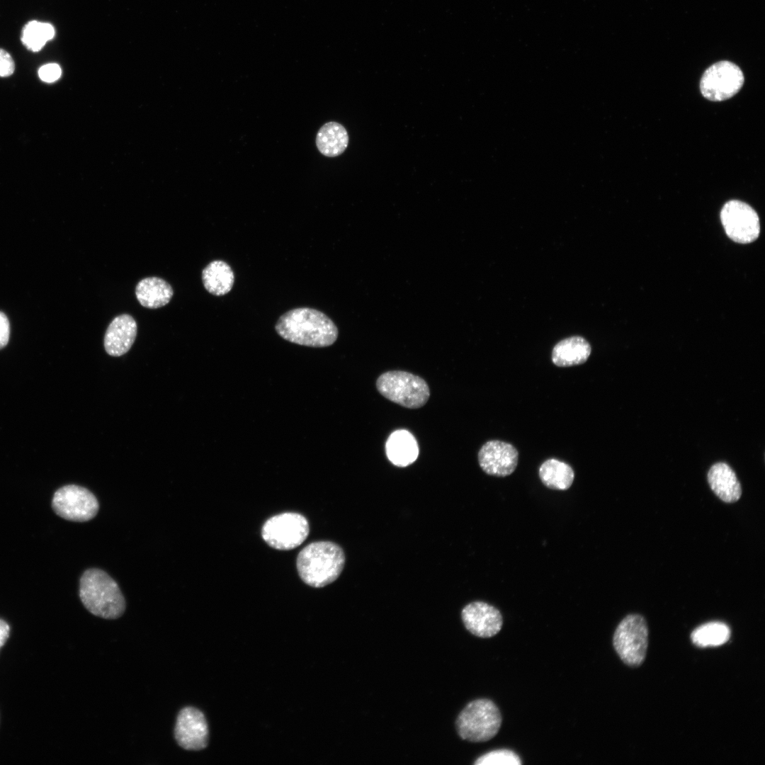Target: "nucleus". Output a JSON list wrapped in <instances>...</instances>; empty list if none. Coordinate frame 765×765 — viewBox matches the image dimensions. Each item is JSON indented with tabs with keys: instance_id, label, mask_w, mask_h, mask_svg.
Wrapping results in <instances>:
<instances>
[{
	"instance_id": "f257e3e1",
	"label": "nucleus",
	"mask_w": 765,
	"mask_h": 765,
	"mask_svg": "<svg viewBox=\"0 0 765 765\" xmlns=\"http://www.w3.org/2000/svg\"><path fill=\"white\" fill-rule=\"evenodd\" d=\"M275 329L289 342L314 348L332 345L339 335L337 327L327 315L310 307L286 312L279 317Z\"/></svg>"
},
{
	"instance_id": "f03ea898",
	"label": "nucleus",
	"mask_w": 765,
	"mask_h": 765,
	"mask_svg": "<svg viewBox=\"0 0 765 765\" xmlns=\"http://www.w3.org/2000/svg\"><path fill=\"white\" fill-rule=\"evenodd\" d=\"M343 549L331 541L310 543L298 554L296 566L300 579L307 585L319 588L334 582L345 565Z\"/></svg>"
},
{
	"instance_id": "7ed1b4c3",
	"label": "nucleus",
	"mask_w": 765,
	"mask_h": 765,
	"mask_svg": "<svg viewBox=\"0 0 765 765\" xmlns=\"http://www.w3.org/2000/svg\"><path fill=\"white\" fill-rule=\"evenodd\" d=\"M79 596L91 613L103 618H118L125 609V599L118 584L100 569H88L83 573Z\"/></svg>"
},
{
	"instance_id": "20e7f679",
	"label": "nucleus",
	"mask_w": 765,
	"mask_h": 765,
	"mask_svg": "<svg viewBox=\"0 0 765 765\" xmlns=\"http://www.w3.org/2000/svg\"><path fill=\"white\" fill-rule=\"evenodd\" d=\"M501 713L496 704L487 698L474 700L458 715L455 725L460 738L472 742H486L493 738L502 725Z\"/></svg>"
},
{
	"instance_id": "39448f33",
	"label": "nucleus",
	"mask_w": 765,
	"mask_h": 765,
	"mask_svg": "<svg viewBox=\"0 0 765 765\" xmlns=\"http://www.w3.org/2000/svg\"><path fill=\"white\" fill-rule=\"evenodd\" d=\"M378 392L390 401L409 409L426 404L430 389L424 379L404 370L382 373L375 382Z\"/></svg>"
},
{
	"instance_id": "423d86ee",
	"label": "nucleus",
	"mask_w": 765,
	"mask_h": 765,
	"mask_svg": "<svg viewBox=\"0 0 765 765\" xmlns=\"http://www.w3.org/2000/svg\"><path fill=\"white\" fill-rule=\"evenodd\" d=\"M613 644L621 660L638 667L645 660L648 644V629L644 618L630 614L624 618L613 635Z\"/></svg>"
},
{
	"instance_id": "0eeeda50",
	"label": "nucleus",
	"mask_w": 765,
	"mask_h": 765,
	"mask_svg": "<svg viewBox=\"0 0 765 765\" xmlns=\"http://www.w3.org/2000/svg\"><path fill=\"white\" fill-rule=\"evenodd\" d=\"M310 532L309 523L302 514L285 512L268 518L261 528V536L271 548L288 550L302 544Z\"/></svg>"
},
{
	"instance_id": "6e6552de",
	"label": "nucleus",
	"mask_w": 765,
	"mask_h": 765,
	"mask_svg": "<svg viewBox=\"0 0 765 765\" xmlns=\"http://www.w3.org/2000/svg\"><path fill=\"white\" fill-rule=\"evenodd\" d=\"M744 78L742 71L733 62H718L709 67L700 81L702 95L712 101L730 98L742 87Z\"/></svg>"
},
{
	"instance_id": "1a4fd4ad",
	"label": "nucleus",
	"mask_w": 765,
	"mask_h": 765,
	"mask_svg": "<svg viewBox=\"0 0 765 765\" xmlns=\"http://www.w3.org/2000/svg\"><path fill=\"white\" fill-rule=\"evenodd\" d=\"M52 506L60 517L72 521H87L96 516L99 509L96 497L88 489L65 485L54 494Z\"/></svg>"
},
{
	"instance_id": "9d476101",
	"label": "nucleus",
	"mask_w": 765,
	"mask_h": 765,
	"mask_svg": "<svg viewBox=\"0 0 765 765\" xmlns=\"http://www.w3.org/2000/svg\"><path fill=\"white\" fill-rule=\"evenodd\" d=\"M720 220L727 235L735 242L747 244L759 235V219L748 204L737 200L727 202L720 212Z\"/></svg>"
},
{
	"instance_id": "9b49d317",
	"label": "nucleus",
	"mask_w": 765,
	"mask_h": 765,
	"mask_svg": "<svg viewBox=\"0 0 765 765\" xmlns=\"http://www.w3.org/2000/svg\"><path fill=\"white\" fill-rule=\"evenodd\" d=\"M174 737L178 744L184 749L199 751L205 749L208 742L209 730L204 714L194 707L181 709L176 718Z\"/></svg>"
},
{
	"instance_id": "f8f14e48",
	"label": "nucleus",
	"mask_w": 765,
	"mask_h": 765,
	"mask_svg": "<svg viewBox=\"0 0 765 765\" xmlns=\"http://www.w3.org/2000/svg\"><path fill=\"white\" fill-rule=\"evenodd\" d=\"M478 463L487 475L506 477L516 470L518 452L511 443L499 440L487 441L477 454Z\"/></svg>"
},
{
	"instance_id": "ddd939ff",
	"label": "nucleus",
	"mask_w": 765,
	"mask_h": 765,
	"mask_svg": "<svg viewBox=\"0 0 765 765\" xmlns=\"http://www.w3.org/2000/svg\"><path fill=\"white\" fill-rule=\"evenodd\" d=\"M461 618L470 633L483 638L497 635L503 625L500 611L484 601H473L467 604L462 609Z\"/></svg>"
},
{
	"instance_id": "4468645a",
	"label": "nucleus",
	"mask_w": 765,
	"mask_h": 765,
	"mask_svg": "<svg viewBox=\"0 0 765 765\" xmlns=\"http://www.w3.org/2000/svg\"><path fill=\"white\" fill-rule=\"evenodd\" d=\"M137 335V323L128 314L115 317L108 325L105 336L104 347L108 354L120 356L132 346Z\"/></svg>"
},
{
	"instance_id": "2eb2a0df",
	"label": "nucleus",
	"mask_w": 765,
	"mask_h": 765,
	"mask_svg": "<svg viewBox=\"0 0 765 765\" xmlns=\"http://www.w3.org/2000/svg\"><path fill=\"white\" fill-rule=\"evenodd\" d=\"M708 481L713 492L726 503L735 502L741 497L742 488L737 475L725 463H717L710 467Z\"/></svg>"
},
{
	"instance_id": "dca6fc26",
	"label": "nucleus",
	"mask_w": 765,
	"mask_h": 765,
	"mask_svg": "<svg viewBox=\"0 0 765 765\" xmlns=\"http://www.w3.org/2000/svg\"><path fill=\"white\" fill-rule=\"evenodd\" d=\"M591 352L590 344L580 336L564 339L555 345L551 359L558 367H570L584 363Z\"/></svg>"
},
{
	"instance_id": "f3484780",
	"label": "nucleus",
	"mask_w": 765,
	"mask_h": 765,
	"mask_svg": "<svg viewBox=\"0 0 765 765\" xmlns=\"http://www.w3.org/2000/svg\"><path fill=\"white\" fill-rule=\"evenodd\" d=\"M385 450L389 460L396 466L406 467L413 463L419 455V446L414 436L408 431L400 429L388 437Z\"/></svg>"
},
{
	"instance_id": "a211bd4d",
	"label": "nucleus",
	"mask_w": 765,
	"mask_h": 765,
	"mask_svg": "<svg viewBox=\"0 0 765 765\" xmlns=\"http://www.w3.org/2000/svg\"><path fill=\"white\" fill-rule=\"evenodd\" d=\"M174 294L169 283L158 277L141 280L135 288L138 302L144 307L157 309L168 304Z\"/></svg>"
},
{
	"instance_id": "6ab92c4d",
	"label": "nucleus",
	"mask_w": 765,
	"mask_h": 765,
	"mask_svg": "<svg viewBox=\"0 0 765 765\" xmlns=\"http://www.w3.org/2000/svg\"><path fill=\"white\" fill-rule=\"evenodd\" d=\"M203 283L208 292L216 296L228 293L234 282V274L230 266L224 261L215 260L208 264L202 272Z\"/></svg>"
},
{
	"instance_id": "aec40b11",
	"label": "nucleus",
	"mask_w": 765,
	"mask_h": 765,
	"mask_svg": "<svg viewBox=\"0 0 765 765\" xmlns=\"http://www.w3.org/2000/svg\"><path fill=\"white\" fill-rule=\"evenodd\" d=\"M348 144V135L339 123L329 122L323 125L316 136V145L321 154L334 157L341 154Z\"/></svg>"
},
{
	"instance_id": "412c9836",
	"label": "nucleus",
	"mask_w": 765,
	"mask_h": 765,
	"mask_svg": "<svg viewBox=\"0 0 765 765\" xmlns=\"http://www.w3.org/2000/svg\"><path fill=\"white\" fill-rule=\"evenodd\" d=\"M538 475L545 487L556 490L568 489L574 478L572 467L555 458L545 460L539 468Z\"/></svg>"
},
{
	"instance_id": "4be33fe9",
	"label": "nucleus",
	"mask_w": 765,
	"mask_h": 765,
	"mask_svg": "<svg viewBox=\"0 0 765 765\" xmlns=\"http://www.w3.org/2000/svg\"><path fill=\"white\" fill-rule=\"evenodd\" d=\"M729 626L722 622H710L696 628L691 635L692 642L701 647L720 646L730 638Z\"/></svg>"
},
{
	"instance_id": "5701e85b",
	"label": "nucleus",
	"mask_w": 765,
	"mask_h": 765,
	"mask_svg": "<svg viewBox=\"0 0 765 765\" xmlns=\"http://www.w3.org/2000/svg\"><path fill=\"white\" fill-rule=\"evenodd\" d=\"M55 35V30L52 24L33 20L28 21L23 27L21 41L26 49L38 52Z\"/></svg>"
},
{
	"instance_id": "b1692460",
	"label": "nucleus",
	"mask_w": 765,
	"mask_h": 765,
	"mask_svg": "<svg viewBox=\"0 0 765 765\" xmlns=\"http://www.w3.org/2000/svg\"><path fill=\"white\" fill-rule=\"evenodd\" d=\"M521 758L510 749H501L487 752L476 759L475 765H520Z\"/></svg>"
},
{
	"instance_id": "393cba45",
	"label": "nucleus",
	"mask_w": 765,
	"mask_h": 765,
	"mask_svg": "<svg viewBox=\"0 0 765 765\" xmlns=\"http://www.w3.org/2000/svg\"><path fill=\"white\" fill-rule=\"evenodd\" d=\"M62 74L60 67L56 63H49L40 67L38 76L40 79L47 83L57 81Z\"/></svg>"
},
{
	"instance_id": "a878e982",
	"label": "nucleus",
	"mask_w": 765,
	"mask_h": 765,
	"mask_svg": "<svg viewBox=\"0 0 765 765\" xmlns=\"http://www.w3.org/2000/svg\"><path fill=\"white\" fill-rule=\"evenodd\" d=\"M14 70L15 63L11 55L5 50L0 48V76H9Z\"/></svg>"
},
{
	"instance_id": "bb28decb",
	"label": "nucleus",
	"mask_w": 765,
	"mask_h": 765,
	"mask_svg": "<svg viewBox=\"0 0 765 765\" xmlns=\"http://www.w3.org/2000/svg\"><path fill=\"white\" fill-rule=\"evenodd\" d=\"M10 335L9 321L4 313L0 312V349L8 343Z\"/></svg>"
},
{
	"instance_id": "cd10ccee",
	"label": "nucleus",
	"mask_w": 765,
	"mask_h": 765,
	"mask_svg": "<svg viewBox=\"0 0 765 765\" xmlns=\"http://www.w3.org/2000/svg\"><path fill=\"white\" fill-rule=\"evenodd\" d=\"M10 628L8 625L0 619V648L4 645L9 635Z\"/></svg>"
}]
</instances>
